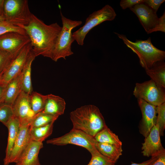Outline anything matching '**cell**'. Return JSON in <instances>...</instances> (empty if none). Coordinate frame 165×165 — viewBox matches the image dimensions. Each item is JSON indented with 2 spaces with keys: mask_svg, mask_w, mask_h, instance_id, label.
Listing matches in <instances>:
<instances>
[{
  "mask_svg": "<svg viewBox=\"0 0 165 165\" xmlns=\"http://www.w3.org/2000/svg\"><path fill=\"white\" fill-rule=\"evenodd\" d=\"M159 126L156 124L145 138L142 143V153L145 156L149 157L159 156L165 152L160 140Z\"/></svg>",
  "mask_w": 165,
  "mask_h": 165,
  "instance_id": "obj_14",
  "label": "cell"
},
{
  "mask_svg": "<svg viewBox=\"0 0 165 165\" xmlns=\"http://www.w3.org/2000/svg\"><path fill=\"white\" fill-rule=\"evenodd\" d=\"M20 75L14 78L6 85L3 103L12 106L18 97L21 90Z\"/></svg>",
  "mask_w": 165,
  "mask_h": 165,
  "instance_id": "obj_21",
  "label": "cell"
},
{
  "mask_svg": "<svg viewBox=\"0 0 165 165\" xmlns=\"http://www.w3.org/2000/svg\"><path fill=\"white\" fill-rule=\"evenodd\" d=\"M19 119L14 116L9 120L6 126L8 130V136L4 165H9V160L20 126Z\"/></svg>",
  "mask_w": 165,
  "mask_h": 165,
  "instance_id": "obj_18",
  "label": "cell"
},
{
  "mask_svg": "<svg viewBox=\"0 0 165 165\" xmlns=\"http://www.w3.org/2000/svg\"><path fill=\"white\" fill-rule=\"evenodd\" d=\"M31 49L30 42L22 49L4 71L0 85L6 86L21 74Z\"/></svg>",
  "mask_w": 165,
  "mask_h": 165,
  "instance_id": "obj_10",
  "label": "cell"
},
{
  "mask_svg": "<svg viewBox=\"0 0 165 165\" xmlns=\"http://www.w3.org/2000/svg\"><path fill=\"white\" fill-rule=\"evenodd\" d=\"M62 22L61 30L58 36L50 58L56 62L59 59H66L67 57L73 54L71 50V46L74 41L72 36V30L80 25L81 21L73 20L65 17L60 11Z\"/></svg>",
  "mask_w": 165,
  "mask_h": 165,
  "instance_id": "obj_4",
  "label": "cell"
},
{
  "mask_svg": "<svg viewBox=\"0 0 165 165\" xmlns=\"http://www.w3.org/2000/svg\"><path fill=\"white\" fill-rule=\"evenodd\" d=\"M58 117L42 112L35 114L31 119L29 124L30 127H38L54 122Z\"/></svg>",
  "mask_w": 165,
  "mask_h": 165,
  "instance_id": "obj_25",
  "label": "cell"
},
{
  "mask_svg": "<svg viewBox=\"0 0 165 165\" xmlns=\"http://www.w3.org/2000/svg\"><path fill=\"white\" fill-rule=\"evenodd\" d=\"M4 71L2 72L1 74H0V81H1V79L2 76V75H3Z\"/></svg>",
  "mask_w": 165,
  "mask_h": 165,
  "instance_id": "obj_40",
  "label": "cell"
},
{
  "mask_svg": "<svg viewBox=\"0 0 165 165\" xmlns=\"http://www.w3.org/2000/svg\"><path fill=\"white\" fill-rule=\"evenodd\" d=\"M157 31L165 32V12L159 18V22L156 27L151 31V33Z\"/></svg>",
  "mask_w": 165,
  "mask_h": 165,
  "instance_id": "obj_34",
  "label": "cell"
},
{
  "mask_svg": "<svg viewBox=\"0 0 165 165\" xmlns=\"http://www.w3.org/2000/svg\"><path fill=\"white\" fill-rule=\"evenodd\" d=\"M165 0H145L144 4L156 13L161 4Z\"/></svg>",
  "mask_w": 165,
  "mask_h": 165,
  "instance_id": "obj_33",
  "label": "cell"
},
{
  "mask_svg": "<svg viewBox=\"0 0 165 165\" xmlns=\"http://www.w3.org/2000/svg\"><path fill=\"white\" fill-rule=\"evenodd\" d=\"M5 20L4 17L0 16V22H2Z\"/></svg>",
  "mask_w": 165,
  "mask_h": 165,
  "instance_id": "obj_39",
  "label": "cell"
},
{
  "mask_svg": "<svg viewBox=\"0 0 165 165\" xmlns=\"http://www.w3.org/2000/svg\"><path fill=\"white\" fill-rule=\"evenodd\" d=\"M32 13L27 0H5L4 17L9 23L20 27L28 25Z\"/></svg>",
  "mask_w": 165,
  "mask_h": 165,
  "instance_id": "obj_6",
  "label": "cell"
},
{
  "mask_svg": "<svg viewBox=\"0 0 165 165\" xmlns=\"http://www.w3.org/2000/svg\"><path fill=\"white\" fill-rule=\"evenodd\" d=\"M66 105L65 100L61 97L52 94H48L46 95L45 105L42 112L59 117L64 114Z\"/></svg>",
  "mask_w": 165,
  "mask_h": 165,
  "instance_id": "obj_17",
  "label": "cell"
},
{
  "mask_svg": "<svg viewBox=\"0 0 165 165\" xmlns=\"http://www.w3.org/2000/svg\"><path fill=\"white\" fill-rule=\"evenodd\" d=\"M95 141L94 137L80 130L72 129L61 137L47 140L46 143L58 145L70 144L79 146L88 150L92 156L101 154L95 146Z\"/></svg>",
  "mask_w": 165,
  "mask_h": 165,
  "instance_id": "obj_7",
  "label": "cell"
},
{
  "mask_svg": "<svg viewBox=\"0 0 165 165\" xmlns=\"http://www.w3.org/2000/svg\"><path fill=\"white\" fill-rule=\"evenodd\" d=\"M146 74L158 86L165 88V63L164 61L155 63L145 70Z\"/></svg>",
  "mask_w": 165,
  "mask_h": 165,
  "instance_id": "obj_22",
  "label": "cell"
},
{
  "mask_svg": "<svg viewBox=\"0 0 165 165\" xmlns=\"http://www.w3.org/2000/svg\"><path fill=\"white\" fill-rule=\"evenodd\" d=\"M54 122L38 127H30V134L31 140L42 142L52 134Z\"/></svg>",
  "mask_w": 165,
  "mask_h": 165,
  "instance_id": "obj_24",
  "label": "cell"
},
{
  "mask_svg": "<svg viewBox=\"0 0 165 165\" xmlns=\"http://www.w3.org/2000/svg\"><path fill=\"white\" fill-rule=\"evenodd\" d=\"M46 95L33 91L30 95V101L32 110L35 115L42 112L44 107Z\"/></svg>",
  "mask_w": 165,
  "mask_h": 165,
  "instance_id": "obj_26",
  "label": "cell"
},
{
  "mask_svg": "<svg viewBox=\"0 0 165 165\" xmlns=\"http://www.w3.org/2000/svg\"><path fill=\"white\" fill-rule=\"evenodd\" d=\"M133 94L156 106L165 102V88L157 85L151 79L141 83H136Z\"/></svg>",
  "mask_w": 165,
  "mask_h": 165,
  "instance_id": "obj_8",
  "label": "cell"
},
{
  "mask_svg": "<svg viewBox=\"0 0 165 165\" xmlns=\"http://www.w3.org/2000/svg\"><path fill=\"white\" fill-rule=\"evenodd\" d=\"M29 123L21 124L9 160V164L16 163L31 141Z\"/></svg>",
  "mask_w": 165,
  "mask_h": 165,
  "instance_id": "obj_15",
  "label": "cell"
},
{
  "mask_svg": "<svg viewBox=\"0 0 165 165\" xmlns=\"http://www.w3.org/2000/svg\"><path fill=\"white\" fill-rule=\"evenodd\" d=\"M6 87V86L0 85V104L3 103Z\"/></svg>",
  "mask_w": 165,
  "mask_h": 165,
  "instance_id": "obj_37",
  "label": "cell"
},
{
  "mask_svg": "<svg viewBox=\"0 0 165 165\" xmlns=\"http://www.w3.org/2000/svg\"><path fill=\"white\" fill-rule=\"evenodd\" d=\"M116 15L114 9L109 5L94 12L86 18L84 24L72 33L74 40L79 45L82 46L86 35L91 29L104 21L113 20Z\"/></svg>",
  "mask_w": 165,
  "mask_h": 165,
  "instance_id": "obj_5",
  "label": "cell"
},
{
  "mask_svg": "<svg viewBox=\"0 0 165 165\" xmlns=\"http://www.w3.org/2000/svg\"><path fill=\"white\" fill-rule=\"evenodd\" d=\"M14 116L12 106L4 103L0 104V122L6 126Z\"/></svg>",
  "mask_w": 165,
  "mask_h": 165,
  "instance_id": "obj_27",
  "label": "cell"
},
{
  "mask_svg": "<svg viewBox=\"0 0 165 165\" xmlns=\"http://www.w3.org/2000/svg\"><path fill=\"white\" fill-rule=\"evenodd\" d=\"M42 142L31 140L15 165H38V155L43 147Z\"/></svg>",
  "mask_w": 165,
  "mask_h": 165,
  "instance_id": "obj_16",
  "label": "cell"
},
{
  "mask_svg": "<svg viewBox=\"0 0 165 165\" xmlns=\"http://www.w3.org/2000/svg\"><path fill=\"white\" fill-rule=\"evenodd\" d=\"M17 55L0 50V74L6 70Z\"/></svg>",
  "mask_w": 165,
  "mask_h": 165,
  "instance_id": "obj_30",
  "label": "cell"
},
{
  "mask_svg": "<svg viewBox=\"0 0 165 165\" xmlns=\"http://www.w3.org/2000/svg\"><path fill=\"white\" fill-rule=\"evenodd\" d=\"M98 142L122 146V143L118 136L113 133L107 126L94 137Z\"/></svg>",
  "mask_w": 165,
  "mask_h": 165,
  "instance_id": "obj_23",
  "label": "cell"
},
{
  "mask_svg": "<svg viewBox=\"0 0 165 165\" xmlns=\"http://www.w3.org/2000/svg\"><path fill=\"white\" fill-rule=\"evenodd\" d=\"M115 163L101 154L92 156L87 165H115Z\"/></svg>",
  "mask_w": 165,
  "mask_h": 165,
  "instance_id": "obj_31",
  "label": "cell"
},
{
  "mask_svg": "<svg viewBox=\"0 0 165 165\" xmlns=\"http://www.w3.org/2000/svg\"><path fill=\"white\" fill-rule=\"evenodd\" d=\"M145 0H121L120 5L123 9L130 8L138 4L144 3Z\"/></svg>",
  "mask_w": 165,
  "mask_h": 165,
  "instance_id": "obj_32",
  "label": "cell"
},
{
  "mask_svg": "<svg viewBox=\"0 0 165 165\" xmlns=\"http://www.w3.org/2000/svg\"><path fill=\"white\" fill-rule=\"evenodd\" d=\"M95 146L102 155L116 163L122 155V146L105 143H101L95 140Z\"/></svg>",
  "mask_w": 165,
  "mask_h": 165,
  "instance_id": "obj_20",
  "label": "cell"
},
{
  "mask_svg": "<svg viewBox=\"0 0 165 165\" xmlns=\"http://www.w3.org/2000/svg\"><path fill=\"white\" fill-rule=\"evenodd\" d=\"M124 43L138 56L140 63L145 70L151 68L156 63L164 61L165 52L153 45L150 37L146 40H137L133 42L123 34L115 33Z\"/></svg>",
  "mask_w": 165,
  "mask_h": 165,
  "instance_id": "obj_3",
  "label": "cell"
},
{
  "mask_svg": "<svg viewBox=\"0 0 165 165\" xmlns=\"http://www.w3.org/2000/svg\"><path fill=\"white\" fill-rule=\"evenodd\" d=\"M9 32L27 34L24 30L21 27L13 25L5 20L0 22V35Z\"/></svg>",
  "mask_w": 165,
  "mask_h": 165,
  "instance_id": "obj_29",
  "label": "cell"
},
{
  "mask_svg": "<svg viewBox=\"0 0 165 165\" xmlns=\"http://www.w3.org/2000/svg\"><path fill=\"white\" fill-rule=\"evenodd\" d=\"M138 101L142 115L139 125V132L145 138L156 124V106L141 99H138Z\"/></svg>",
  "mask_w": 165,
  "mask_h": 165,
  "instance_id": "obj_11",
  "label": "cell"
},
{
  "mask_svg": "<svg viewBox=\"0 0 165 165\" xmlns=\"http://www.w3.org/2000/svg\"><path fill=\"white\" fill-rule=\"evenodd\" d=\"M4 1L5 0H0V16L4 17Z\"/></svg>",
  "mask_w": 165,
  "mask_h": 165,
  "instance_id": "obj_38",
  "label": "cell"
},
{
  "mask_svg": "<svg viewBox=\"0 0 165 165\" xmlns=\"http://www.w3.org/2000/svg\"><path fill=\"white\" fill-rule=\"evenodd\" d=\"M30 42L27 34L15 32H7L0 35V50L16 55Z\"/></svg>",
  "mask_w": 165,
  "mask_h": 165,
  "instance_id": "obj_9",
  "label": "cell"
},
{
  "mask_svg": "<svg viewBox=\"0 0 165 165\" xmlns=\"http://www.w3.org/2000/svg\"><path fill=\"white\" fill-rule=\"evenodd\" d=\"M36 57L31 49L20 75L21 90L29 95L33 91L31 77V66Z\"/></svg>",
  "mask_w": 165,
  "mask_h": 165,
  "instance_id": "obj_19",
  "label": "cell"
},
{
  "mask_svg": "<svg viewBox=\"0 0 165 165\" xmlns=\"http://www.w3.org/2000/svg\"><path fill=\"white\" fill-rule=\"evenodd\" d=\"M12 107L14 115L19 119L20 124H29L35 115L31 107L30 95L21 90Z\"/></svg>",
  "mask_w": 165,
  "mask_h": 165,
  "instance_id": "obj_12",
  "label": "cell"
},
{
  "mask_svg": "<svg viewBox=\"0 0 165 165\" xmlns=\"http://www.w3.org/2000/svg\"><path fill=\"white\" fill-rule=\"evenodd\" d=\"M38 165H41L40 164H38Z\"/></svg>",
  "mask_w": 165,
  "mask_h": 165,
  "instance_id": "obj_41",
  "label": "cell"
},
{
  "mask_svg": "<svg viewBox=\"0 0 165 165\" xmlns=\"http://www.w3.org/2000/svg\"><path fill=\"white\" fill-rule=\"evenodd\" d=\"M72 129L94 137L107 125L98 108L92 105H84L71 112Z\"/></svg>",
  "mask_w": 165,
  "mask_h": 165,
  "instance_id": "obj_2",
  "label": "cell"
},
{
  "mask_svg": "<svg viewBox=\"0 0 165 165\" xmlns=\"http://www.w3.org/2000/svg\"><path fill=\"white\" fill-rule=\"evenodd\" d=\"M160 155L152 157L150 159L141 163H132L130 165H152Z\"/></svg>",
  "mask_w": 165,
  "mask_h": 165,
  "instance_id": "obj_35",
  "label": "cell"
},
{
  "mask_svg": "<svg viewBox=\"0 0 165 165\" xmlns=\"http://www.w3.org/2000/svg\"><path fill=\"white\" fill-rule=\"evenodd\" d=\"M152 165H165V152L161 154Z\"/></svg>",
  "mask_w": 165,
  "mask_h": 165,
  "instance_id": "obj_36",
  "label": "cell"
},
{
  "mask_svg": "<svg viewBox=\"0 0 165 165\" xmlns=\"http://www.w3.org/2000/svg\"><path fill=\"white\" fill-rule=\"evenodd\" d=\"M156 124L159 126L160 135L163 136L165 129V102L156 106Z\"/></svg>",
  "mask_w": 165,
  "mask_h": 165,
  "instance_id": "obj_28",
  "label": "cell"
},
{
  "mask_svg": "<svg viewBox=\"0 0 165 165\" xmlns=\"http://www.w3.org/2000/svg\"><path fill=\"white\" fill-rule=\"evenodd\" d=\"M20 27L29 36L36 56L42 55L50 58L62 27L57 23L47 25L32 14L28 24Z\"/></svg>",
  "mask_w": 165,
  "mask_h": 165,
  "instance_id": "obj_1",
  "label": "cell"
},
{
  "mask_svg": "<svg viewBox=\"0 0 165 165\" xmlns=\"http://www.w3.org/2000/svg\"><path fill=\"white\" fill-rule=\"evenodd\" d=\"M130 9L138 17L147 33H151L159 22V18L156 13L144 3L138 4Z\"/></svg>",
  "mask_w": 165,
  "mask_h": 165,
  "instance_id": "obj_13",
  "label": "cell"
}]
</instances>
